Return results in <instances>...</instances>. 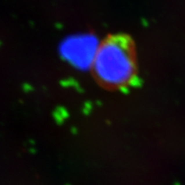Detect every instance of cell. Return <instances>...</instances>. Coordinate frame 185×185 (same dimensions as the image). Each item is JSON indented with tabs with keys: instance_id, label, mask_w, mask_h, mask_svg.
Listing matches in <instances>:
<instances>
[{
	"instance_id": "1",
	"label": "cell",
	"mask_w": 185,
	"mask_h": 185,
	"mask_svg": "<svg viewBox=\"0 0 185 185\" xmlns=\"http://www.w3.org/2000/svg\"><path fill=\"white\" fill-rule=\"evenodd\" d=\"M97 81L109 88H121L132 81L135 75V52L130 40L114 36L98 46L92 62Z\"/></svg>"
}]
</instances>
